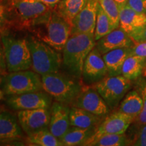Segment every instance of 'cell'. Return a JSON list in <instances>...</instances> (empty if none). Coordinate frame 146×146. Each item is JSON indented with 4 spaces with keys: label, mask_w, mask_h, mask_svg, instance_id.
I'll use <instances>...</instances> for the list:
<instances>
[{
    "label": "cell",
    "mask_w": 146,
    "mask_h": 146,
    "mask_svg": "<svg viewBox=\"0 0 146 146\" xmlns=\"http://www.w3.org/2000/svg\"><path fill=\"white\" fill-rule=\"evenodd\" d=\"M70 110L67 105L56 101L51 107L48 128L50 132L58 139L61 138L70 127Z\"/></svg>",
    "instance_id": "obj_15"
},
{
    "label": "cell",
    "mask_w": 146,
    "mask_h": 146,
    "mask_svg": "<svg viewBox=\"0 0 146 146\" xmlns=\"http://www.w3.org/2000/svg\"><path fill=\"white\" fill-rule=\"evenodd\" d=\"M22 130L18 118L12 113L8 111L0 113V142L21 139Z\"/></svg>",
    "instance_id": "obj_17"
},
{
    "label": "cell",
    "mask_w": 146,
    "mask_h": 146,
    "mask_svg": "<svg viewBox=\"0 0 146 146\" xmlns=\"http://www.w3.org/2000/svg\"><path fill=\"white\" fill-rule=\"evenodd\" d=\"M146 25V14L138 13L127 4L119 7V27L128 34Z\"/></svg>",
    "instance_id": "obj_18"
},
{
    "label": "cell",
    "mask_w": 146,
    "mask_h": 146,
    "mask_svg": "<svg viewBox=\"0 0 146 146\" xmlns=\"http://www.w3.org/2000/svg\"><path fill=\"white\" fill-rule=\"evenodd\" d=\"M39 1L44 3L45 5H46L47 6H48L51 9H54L59 3L60 0H39Z\"/></svg>",
    "instance_id": "obj_36"
},
{
    "label": "cell",
    "mask_w": 146,
    "mask_h": 146,
    "mask_svg": "<svg viewBox=\"0 0 146 146\" xmlns=\"http://www.w3.org/2000/svg\"><path fill=\"white\" fill-rule=\"evenodd\" d=\"M108 76V69L102 54L96 46L89 52L83 65L82 82L85 85L93 86Z\"/></svg>",
    "instance_id": "obj_11"
},
{
    "label": "cell",
    "mask_w": 146,
    "mask_h": 146,
    "mask_svg": "<svg viewBox=\"0 0 146 146\" xmlns=\"http://www.w3.org/2000/svg\"><path fill=\"white\" fill-rule=\"evenodd\" d=\"M132 81L120 74L107 76L93 85L102 97L110 110L117 108L126 94L130 91Z\"/></svg>",
    "instance_id": "obj_8"
},
{
    "label": "cell",
    "mask_w": 146,
    "mask_h": 146,
    "mask_svg": "<svg viewBox=\"0 0 146 146\" xmlns=\"http://www.w3.org/2000/svg\"><path fill=\"white\" fill-rule=\"evenodd\" d=\"M8 72L29 70L31 68V54L25 38H16L9 35L1 36Z\"/></svg>",
    "instance_id": "obj_6"
},
{
    "label": "cell",
    "mask_w": 146,
    "mask_h": 146,
    "mask_svg": "<svg viewBox=\"0 0 146 146\" xmlns=\"http://www.w3.org/2000/svg\"><path fill=\"white\" fill-rule=\"evenodd\" d=\"M27 142L31 145L37 146H62L61 140L50 132L49 128H45L37 132L27 136Z\"/></svg>",
    "instance_id": "obj_25"
},
{
    "label": "cell",
    "mask_w": 146,
    "mask_h": 146,
    "mask_svg": "<svg viewBox=\"0 0 146 146\" xmlns=\"http://www.w3.org/2000/svg\"><path fill=\"white\" fill-rule=\"evenodd\" d=\"M131 145V139L126 133L103 135L87 144V145L91 146H126Z\"/></svg>",
    "instance_id": "obj_26"
},
{
    "label": "cell",
    "mask_w": 146,
    "mask_h": 146,
    "mask_svg": "<svg viewBox=\"0 0 146 146\" xmlns=\"http://www.w3.org/2000/svg\"><path fill=\"white\" fill-rule=\"evenodd\" d=\"M8 73L7 69L6 61H5V56L3 44L1 41L0 42V74L5 76Z\"/></svg>",
    "instance_id": "obj_35"
},
{
    "label": "cell",
    "mask_w": 146,
    "mask_h": 146,
    "mask_svg": "<svg viewBox=\"0 0 146 146\" xmlns=\"http://www.w3.org/2000/svg\"><path fill=\"white\" fill-rule=\"evenodd\" d=\"M145 72V75H146V67H145V72Z\"/></svg>",
    "instance_id": "obj_40"
},
{
    "label": "cell",
    "mask_w": 146,
    "mask_h": 146,
    "mask_svg": "<svg viewBox=\"0 0 146 146\" xmlns=\"http://www.w3.org/2000/svg\"><path fill=\"white\" fill-rule=\"evenodd\" d=\"M131 56H137L146 58V42H137L133 41L131 47Z\"/></svg>",
    "instance_id": "obj_32"
},
{
    "label": "cell",
    "mask_w": 146,
    "mask_h": 146,
    "mask_svg": "<svg viewBox=\"0 0 146 146\" xmlns=\"http://www.w3.org/2000/svg\"><path fill=\"white\" fill-rule=\"evenodd\" d=\"M135 118L130 115L116 111L108 115L97 127L96 132L88 140L89 142L106 134H123L125 133L134 121Z\"/></svg>",
    "instance_id": "obj_12"
},
{
    "label": "cell",
    "mask_w": 146,
    "mask_h": 146,
    "mask_svg": "<svg viewBox=\"0 0 146 146\" xmlns=\"http://www.w3.org/2000/svg\"><path fill=\"white\" fill-rule=\"evenodd\" d=\"M32 60V70L40 75L59 72L62 65L60 52L35 36L27 38Z\"/></svg>",
    "instance_id": "obj_4"
},
{
    "label": "cell",
    "mask_w": 146,
    "mask_h": 146,
    "mask_svg": "<svg viewBox=\"0 0 146 146\" xmlns=\"http://www.w3.org/2000/svg\"><path fill=\"white\" fill-rule=\"evenodd\" d=\"M72 106L81 108L104 118L109 114L110 108L94 86L84 85L81 92L72 103Z\"/></svg>",
    "instance_id": "obj_10"
},
{
    "label": "cell",
    "mask_w": 146,
    "mask_h": 146,
    "mask_svg": "<svg viewBox=\"0 0 146 146\" xmlns=\"http://www.w3.org/2000/svg\"><path fill=\"white\" fill-rule=\"evenodd\" d=\"M143 106V99L139 92L137 90H131L120 102L118 111L135 118L141 112Z\"/></svg>",
    "instance_id": "obj_22"
},
{
    "label": "cell",
    "mask_w": 146,
    "mask_h": 146,
    "mask_svg": "<svg viewBox=\"0 0 146 146\" xmlns=\"http://www.w3.org/2000/svg\"><path fill=\"white\" fill-rule=\"evenodd\" d=\"M133 41L137 42H146V25L141 28L129 34Z\"/></svg>",
    "instance_id": "obj_34"
},
{
    "label": "cell",
    "mask_w": 146,
    "mask_h": 146,
    "mask_svg": "<svg viewBox=\"0 0 146 146\" xmlns=\"http://www.w3.org/2000/svg\"><path fill=\"white\" fill-rule=\"evenodd\" d=\"M41 80L43 90L65 105L72 104L85 85L80 78L59 72L42 75Z\"/></svg>",
    "instance_id": "obj_3"
},
{
    "label": "cell",
    "mask_w": 146,
    "mask_h": 146,
    "mask_svg": "<svg viewBox=\"0 0 146 146\" xmlns=\"http://www.w3.org/2000/svg\"><path fill=\"white\" fill-rule=\"evenodd\" d=\"M139 87L138 91L142 97L143 102V106L141 112L139 115L134 119V121L132 124H135V127H140V126L146 124V80H139L138 83Z\"/></svg>",
    "instance_id": "obj_30"
},
{
    "label": "cell",
    "mask_w": 146,
    "mask_h": 146,
    "mask_svg": "<svg viewBox=\"0 0 146 146\" xmlns=\"http://www.w3.org/2000/svg\"><path fill=\"white\" fill-rule=\"evenodd\" d=\"M131 145L135 146H146V124L135 128L133 137L131 138Z\"/></svg>",
    "instance_id": "obj_31"
},
{
    "label": "cell",
    "mask_w": 146,
    "mask_h": 146,
    "mask_svg": "<svg viewBox=\"0 0 146 146\" xmlns=\"http://www.w3.org/2000/svg\"><path fill=\"white\" fill-rule=\"evenodd\" d=\"M2 88L7 96L42 91L41 76L33 70L8 72L3 77Z\"/></svg>",
    "instance_id": "obj_7"
},
{
    "label": "cell",
    "mask_w": 146,
    "mask_h": 146,
    "mask_svg": "<svg viewBox=\"0 0 146 146\" xmlns=\"http://www.w3.org/2000/svg\"><path fill=\"white\" fill-rule=\"evenodd\" d=\"M12 29V18L8 0H0V35H8Z\"/></svg>",
    "instance_id": "obj_28"
},
{
    "label": "cell",
    "mask_w": 146,
    "mask_h": 146,
    "mask_svg": "<svg viewBox=\"0 0 146 146\" xmlns=\"http://www.w3.org/2000/svg\"><path fill=\"white\" fill-rule=\"evenodd\" d=\"M104 118L81 108L72 106L70 110V126L83 129L97 128Z\"/></svg>",
    "instance_id": "obj_20"
},
{
    "label": "cell",
    "mask_w": 146,
    "mask_h": 146,
    "mask_svg": "<svg viewBox=\"0 0 146 146\" xmlns=\"http://www.w3.org/2000/svg\"><path fill=\"white\" fill-rule=\"evenodd\" d=\"M97 128H79L70 126L68 130L60 139L63 145H85L91 137L94 135Z\"/></svg>",
    "instance_id": "obj_21"
},
{
    "label": "cell",
    "mask_w": 146,
    "mask_h": 146,
    "mask_svg": "<svg viewBox=\"0 0 146 146\" xmlns=\"http://www.w3.org/2000/svg\"><path fill=\"white\" fill-rule=\"evenodd\" d=\"M115 1H116V2L117 3L118 6L120 7V6H122V5L127 4L128 0H115Z\"/></svg>",
    "instance_id": "obj_37"
},
{
    "label": "cell",
    "mask_w": 146,
    "mask_h": 146,
    "mask_svg": "<svg viewBox=\"0 0 146 146\" xmlns=\"http://www.w3.org/2000/svg\"><path fill=\"white\" fill-rule=\"evenodd\" d=\"M146 67V58L137 56L128 57L122 67L121 74L128 79L133 81L141 76Z\"/></svg>",
    "instance_id": "obj_23"
},
{
    "label": "cell",
    "mask_w": 146,
    "mask_h": 146,
    "mask_svg": "<svg viewBox=\"0 0 146 146\" xmlns=\"http://www.w3.org/2000/svg\"><path fill=\"white\" fill-rule=\"evenodd\" d=\"M3 95H4V93H3V91H1V89H0V100L3 99Z\"/></svg>",
    "instance_id": "obj_38"
},
{
    "label": "cell",
    "mask_w": 146,
    "mask_h": 146,
    "mask_svg": "<svg viewBox=\"0 0 146 146\" xmlns=\"http://www.w3.org/2000/svg\"><path fill=\"white\" fill-rule=\"evenodd\" d=\"M72 26L55 9H51L29 29L34 36L61 52L71 35Z\"/></svg>",
    "instance_id": "obj_1"
},
{
    "label": "cell",
    "mask_w": 146,
    "mask_h": 146,
    "mask_svg": "<svg viewBox=\"0 0 146 146\" xmlns=\"http://www.w3.org/2000/svg\"><path fill=\"white\" fill-rule=\"evenodd\" d=\"M3 77H4V76H3V75H1V74H0V86H1V85H2V82H3Z\"/></svg>",
    "instance_id": "obj_39"
},
{
    "label": "cell",
    "mask_w": 146,
    "mask_h": 146,
    "mask_svg": "<svg viewBox=\"0 0 146 146\" xmlns=\"http://www.w3.org/2000/svg\"><path fill=\"white\" fill-rule=\"evenodd\" d=\"M131 56V47L115 49L102 55L108 69V76L121 74L123 64L126 59Z\"/></svg>",
    "instance_id": "obj_19"
},
{
    "label": "cell",
    "mask_w": 146,
    "mask_h": 146,
    "mask_svg": "<svg viewBox=\"0 0 146 146\" xmlns=\"http://www.w3.org/2000/svg\"><path fill=\"white\" fill-rule=\"evenodd\" d=\"M94 35H71L62 50V65L68 74L81 79L83 65L89 52L96 46Z\"/></svg>",
    "instance_id": "obj_2"
},
{
    "label": "cell",
    "mask_w": 146,
    "mask_h": 146,
    "mask_svg": "<svg viewBox=\"0 0 146 146\" xmlns=\"http://www.w3.org/2000/svg\"><path fill=\"white\" fill-rule=\"evenodd\" d=\"M87 0H60L54 9L72 26L73 19L79 13Z\"/></svg>",
    "instance_id": "obj_24"
},
{
    "label": "cell",
    "mask_w": 146,
    "mask_h": 146,
    "mask_svg": "<svg viewBox=\"0 0 146 146\" xmlns=\"http://www.w3.org/2000/svg\"><path fill=\"white\" fill-rule=\"evenodd\" d=\"M1 112V106H0V113Z\"/></svg>",
    "instance_id": "obj_41"
},
{
    "label": "cell",
    "mask_w": 146,
    "mask_h": 146,
    "mask_svg": "<svg viewBox=\"0 0 146 146\" xmlns=\"http://www.w3.org/2000/svg\"><path fill=\"white\" fill-rule=\"evenodd\" d=\"M17 118L23 131L29 136L48 127L50 121V110L37 108L20 110L17 112Z\"/></svg>",
    "instance_id": "obj_13"
},
{
    "label": "cell",
    "mask_w": 146,
    "mask_h": 146,
    "mask_svg": "<svg viewBox=\"0 0 146 146\" xmlns=\"http://www.w3.org/2000/svg\"><path fill=\"white\" fill-rule=\"evenodd\" d=\"M133 45V41L129 35L118 27L98 40L96 47L103 55L115 49L131 47Z\"/></svg>",
    "instance_id": "obj_16"
},
{
    "label": "cell",
    "mask_w": 146,
    "mask_h": 146,
    "mask_svg": "<svg viewBox=\"0 0 146 146\" xmlns=\"http://www.w3.org/2000/svg\"><path fill=\"white\" fill-rule=\"evenodd\" d=\"M5 102L14 110L50 108L52 106V97L42 90L20 95H10L6 98Z\"/></svg>",
    "instance_id": "obj_9"
},
{
    "label": "cell",
    "mask_w": 146,
    "mask_h": 146,
    "mask_svg": "<svg viewBox=\"0 0 146 146\" xmlns=\"http://www.w3.org/2000/svg\"><path fill=\"white\" fill-rule=\"evenodd\" d=\"M12 29L29 30L35 22L51 10L39 0H8Z\"/></svg>",
    "instance_id": "obj_5"
},
{
    "label": "cell",
    "mask_w": 146,
    "mask_h": 146,
    "mask_svg": "<svg viewBox=\"0 0 146 146\" xmlns=\"http://www.w3.org/2000/svg\"><path fill=\"white\" fill-rule=\"evenodd\" d=\"M114 29H115L112 26L109 17L99 4L94 32V38L96 41L101 39L104 36L106 35Z\"/></svg>",
    "instance_id": "obj_27"
},
{
    "label": "cell",
    "mask_w": 146,
    "mask_h": 146,
    "mask_svg": "<svg viewBox=\"0 0 146 146\" xmlns=\"http://www.w3.org/2000/svg\"><path fill=\"white\" fill-rule=\"evenodd\" d=\"M98 5V0H87L83 9L73 19L71 35L77 33L94 35Z\"/></svg>",
    "instance_id": "obj_14"
},
{
    "label": "cell",
    "mask_w": 146,
    "mask_h": 146,
    "mask_svg": "<svg viewBox=\"0 0 146 146\" xmlns=\"http://www.w3.org/2000/svg\"><path fill=\"white\" fill-rule=\"evenodd\" d=\"M127 4L138 13L146 14V0H128Z\"/></svg>",
    "instance_id": "obj_33"
},
{
    "label": "cell",
    "mask_w": 146,
    "mask_h": 146,
    "mask_svg": "<svg viewBox=\"0 0 146 146\" xmlns=\"http://www.w3.org/2000/svg\"><path fill=\"white\" fill-rule=\"evenodd\" d=\"M99 4L108 16L114 29L119 27V6L115 0H98Z\"/></svg>",
    "instance_id": "obj_29"
}]
</instances>
